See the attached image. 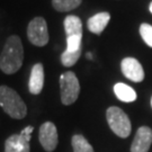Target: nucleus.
I'll return each mask as SVG.
<instances>
[{
    "mask_svg": "<svg viewBox=\"0 0 152 152\" xmlns=\"http://www.w3.org/2000/svg\"><path fill=\"white\" fill-rule=\"evenodd\" d=\"M24 49L22 39L17 35L8 37L0 54V69L6 75H12L22 68Z\"/></svg>",
    "mask_w": 152,
    "mask_h": 152,
    "instance_id": "obj_1",
    "label": "nucleus"
},
{
    "mask_svg": "<svg viewBox=\"0 0 152 152\" xmlns=\"http://www.w3.org/2000/svg\"><path fill=\"white\" fill-rule=\"evenodd\" d=\"M0 106L15 120H22L27 114V106L22 97L8 86H0Z\"/></svg>",
    "mask_w": 152,
    "mask_h": 152,
    "instance_id": "obj_2",
    "label": "nucleus"
},
{
    "mask_svg": "<svg viewBox=\"0 0 152 152\" xmlns=\"http://www.w3.org/2000/svg\"><path fill=\"white\" fill-rule=\"evenodd\" d=\"M106 118L110 130L117 136L125 139L131 134L132 125L129 116L120 107L112 106L106 110Z\"/></svg>",
    "mask_w": 152,
    "mask_h": 152,
    "instance_id": "obj_3",
    "label": "nucleus"
},
{
    "mask_svg": "<svg viewBox=\"0 0 152 152\" xmlns=\"http://www.w3.org/2000/svg\"><path fill=\"white\" fill-rule=\"evenodd\" d=\"M61 102L63 105H71L76 102L80 94V83L75 72L66 71L60 77Z\"/></svg>",
    "mask_w": 152,
    "mask_h": 152,
    "instance_id": "obj_4",
    "label": "nucleus"
},
{
    "mask_svg": "<svg viewBox=\"0 0 152 152\" xmlns=\"http://www.w3.org/2000/svg\"><path fill=\"white\" fill-rule=\"evenodd\" d=\"M27 36L35 46H45L49 43L48 24L43 17H35L31 20L27 27Z\"/></svg>",
    "mask_w": 152,
    "mask_h": 152,
    "instance_id": "obj_5",
    "label": "nucleus"
},
{
    "mask_svg": "<svg viewBox=\"0 0 152 152\" xmlns=\"http://www.w3.org/2000/svg\"><path fill=\"white\" fill-rule=\"evenodd\" d=\"M38 139L41 145L44 148V150L48 152H52L55 150L59 142L58 131L52 122H45L41 125L39 132H38Z\"/></svg>",
    "mask_w": 152,
    "mask_h": 152,
    "instance_id": "obj_6",
    "label": "nucleus"
},
{
    "mask_svg": "<svg viewBox=\"0 0 152 152\" xmlns=\"http://www.w3.org/2000/svg\"><path fill=\"white\" fill-rule=\"evenodd\" d=\"M122 72L127 79L134 82H141L144 79V70L141 63L134 58H125L121 62Z\"/></svg>",
    "mask_w": 152,
    "mask_h": 152,
    "instance_id": "obj_7",
    "label": "nucleus"
},
{
    "mask_svg": "<svg viewBox=\"0 0 152 152\" xmlns=\"http://www.w3.org/2000/svg\"><path fill=\"white\" fill-rule=\"evenodd\" d=\"M152 144V130L148 126H141L136 131L131 145V152H148Z\"/></svg>",
    "mask_w": 152,
    "mask_h": 152,
    "instance_id": "obj_8",
    "label": "nucleus"
},
{
    "mask_svg": "<svg viewBox=\"0 0 152 152\" xmlns=\"http://www.w3.org/2000/svg\"><path fill=\"white\" fill-rule=\"evenodd\" d=\"M44 86V66L42 63H36L33 65L29 81H28V89L33 95L41 94Z\"/></svg>",
    "mask_w": 152,
    "mask_h": 152,
    "instance_id": "obj_9",
    "label": "nucleus"
},
{
    "mask_svg": "<svg viewBox=\"0 0 152 152\" xmlns=\"http://www.w3.org/2000/svg\"><path fill=\"white\" fill-rule=\"evenodd\" d=\"M109 20H110L109 12H106V11L98 12V14L94 15L88 19V29L94 34H96V35H100L104 29L106 28V26L108 25Z\"/></svg>",
    "mask_w": 152,
    "mask_h": 152,
    "instance_id": "obj_10",
    "label": "nucleus"
},
{
    "mask_svg": "<svg viewBox=\"0 0 152 152\" xmlns=\"http://www.w3.org/2000/svg\"><path fill=\"white\" fill-rule=\"evenodd\" d=\"M29 141L20 134L9 136L5 142V152H29Z\"/></svg>",
    "mask_w": 152,
    "mask_h": 152,
    "instance_id": "obj_11",
    "label": "nucleus"
},
{
    "mask_svg": "<svg viewBox=\"0 0 152 152\" xmlns=\"http://www.w3.org/2000/svg\"><path fill=\"white\" fill-rule=\"evenodd\" d=\"M63 24H64L66 37L69 36H81L82 37V22L79 17L75 15L66 16Z\"/></svg>",
    "mask_w": 152,
    "mask_h": 152,
    "instance_id": "obj_12",
    "label": "nucleus"
},
{
    "mask_svg": "<svg viewBox=\"0 0 152 152\" xmlns=\"http://www.w3.org/2000/svg\"><path fill=\"white\" fill-rule=\"evenodd\" d=\"M114 94L121 102H124V103H133V102H135L136 97H137L135 90L123 82H118L115 85Z\"/></svg>",
    "mask_w": 152,
    "mask_h": 152,
    "instance_id": "obj_13",
    "label": "nucleus"
},
{
    "mask_svg": "<svg viewBox=\"0 0 152 152\" xmlns=\"http://www.w3.org/2000/svg\"><path fill=\"white\" fill-rule=\"evenodd\" d=\"M72 148L73 152H95L91 144L87 141V139L81 134H76L72 136Z\"/></svg>",
    "mask_w": 152,
    "mask_h": 152,
    "instance_id": "obj_14",
    "label": "nucleus"
},
{
    "mask_svg": "<svg viewBox=\"0 0 152 152\" xmlns=\"http://www.w3.org/2000/svg\"><path fill=\"white\" fill-rule=\"evenodd\" d=\"M82 0H52V6L60 12L71 11L81 5Z\"/></svg>",
    "mask_w": 152,
    "mask_h": 152,
    "instance_id": "obj_15",
    "label": "nucleus"
},
{
    "mask_svg": "<svg viewBox=\"0 0 152 152\" xmlns=\"http://www.w3.org/2000/svg\"><path fill=\"white\" fill-rule=\"evenodd\" d=\"M81 55V51H78V52H68L64 51L62 54H61V62L62 64L66 66V68H70L72 65H75L77 63V61L79 60Z\"/></svg>",
    "mask_w": 152,
    "mask_h": 152,
    "instance_id": "obj_16",
    "label": "nucleus"
},
{
    "mask_svg": "<svg viewBox=\"0 0 152 152\" xmlns=\"http://www.w3.org/2000/svg\"><path fill=\"white\" fill-rule=\"evenodd\" d=\"M81 36H69L66 37V49L68 52H78L81 51Z\"/></svg>",
    "mask_w": 152,
    "mask_h": 152,
    "instance_id": "obj_17",
    "label": "nucleus"
},
{
    "mask_svg": "<svg viewBox=\"0 0 152 152\" xmlns=\"http://www.w3.org/2000/svg\"><path fill=\"white\" fill-rule=\"evenodd\" d=\"M140 35H141L142 39L145 42V44L152 48V26L150 24H145V23L141 24Z\"/></svg>",
    "mask_w": 152,
    "mask_h": 152,
    "instance_id": "obj_18",
    "label": "nucleus"
},
{
    "mask_svg": "<svg viewBox=\"0 0 152 152\" xmlns=\"http://www.w3.org/2000/svg\"><path fill=\"white\" fill-rule=\"evenodd\" d=\"M33 130H34V127H33L32 125H28V126H26V127H25V129H24L19 134H20L23 137H25L27 141L31 142V137H32Z\"/></svg>",
    "mask_w": 152,
    "mask_h": 152,
    "instance_id": "obj_19",
    "label": "nucleus"
},
{
    "mask_svg": "<svg viewBox=\"0 0 152 152\" xmlns=\"http://www.w3.org/2000/svg\"><path fill=\"white\" fill-rule=\"evenodd\" d=\"M149 10H150V12L152 14V1H151V4H150V6H149Z\"/></svg>",
    "mask_w": 152,
    "mask_h": 152,
    "instance_id": "obj_20",
    "label": "nucleus"
},
{
    "mask_svg": "<svg viewBox=\"0 0 152 152\" xmlns=\"http://www.w3.org/2000/svg\"><path fill=\"white\" fill-rule=\"evenodd\" d=\"M86 56H87L88 59H92V55L90 54V53H87V55H86Z\"/></svg>",
    "mask_w": 152,
    "mask_h": 152,
    "instance_id": "obj_21",
    "label": "nucleus"
},
{
    "mask_svg": "<svg viewBox=\"0 0 152 152\" xmlns=\"http://www.w3.org/2000/svg\"><path fill=\"white\" fill-rule=\"evenodd\" d=\"M151 106H152V98H151Z\"/></svg>",
    "mask_w": 152,
    "mask_h": 152,
    "instance_id": "obj_22",
    "label": "nucleus"
}]
</instances>
